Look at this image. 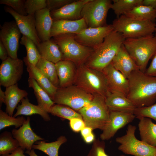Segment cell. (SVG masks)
Returning a JSON list of instances; mask_svg holds the SVG:
<instances>
[{"label": "cell", "mask_w": 156, "mask_h": 156, "mask_svg": "<svg viewBox=\"0 0 156 156\" xmlns=\"http://www.w3.org/2000/svg\"><path fill=\"white\" fill-rule=\"evenodd\" d=\"M135 118L133 114L110 111L109 122L100 135L101 140L110 139L119 129L131 122Z\"/></svg>", "instance_id": "cell-14"}, {"label": "cell", "mask_w": 156, "mask_h": 156, "mask_svg": "<svg viewBox=\"0 0 156 156\" xmlns=\"http://www.w3.org/2000/svg\"><path fill=\"white\" fill-rule=\"evenodd\" d=\"M4 9L6 12L10 14L14 18L23 35L31 39L37 46L41 42L36 29L34 15H20L8 6H4Z\"/></svg>", "instance_id": "cell-15"}, {"label": "cell", "mask_w": 156, "mask_h": 156, "mask_svg": "<svg viewBox=\"0 0 156 156\" xmlns=\"http://www.w3.org/2000/svg\"><path fill=\"white\" fill-rule=\"evenodd\" d=\"M25 0H0V4L5 5L12 8L20 15H27L25 8Z\"/></svg>", "instance_id": "cell-40"}, {"label": "cell", "mask_w": 156, "mask_h": 156, "mask_svg": "<svg viewBox=\"0 0 156 156\" xmlns=\"http://www.w3.org/2000/svg\"><path fill=\"white\" fill-rule=\"evenodd\" d=\"M112 1L90 0L83 7L81 12L88 27L96 28L107 24L106 18Z\"/></svg>", "instance_id": "cell-10"}, {"label": "cell", "mask_w": 156, "mask_h": 156, "mask_svg": "<svg viewBox=\"0 0 156 156\" xmlns=\"http://www.w3.org/2000/svg\"><path fill=\"white\" fill-rule=\"evenodd\" d=\"M75 34H60L52 39L58 46L62 54V60L70 61L78 66L85 64L94 49L81 45L75 38Z\"/></svg>", "instance_id": "cell-5"}, {"label": "cell", "mask_w": 156, "mask_h": 156, "mask_svg": "<svg viewBox=\"0 0 156 156\" xmlns=\"http://www.w3.org/2000/svg\"><path fill=\"white\" fill-rule=\"evenodd\" d=\"M105 101L110 111L133 114L136 108L126 96L119 93L110 92L105 98Z\"/></svg>", "instance_id": "cell-23"}, {"label": "cell", "mask_w": 156, "mask_h": 156, "mask_svg": "<svg viewBox=\"0 0 156 156\" xmlns=\"http://www.w3.org/2000/svg\"><path fill=\"white\" fill-rule=\"evenodd\" d=\"M13 137L18 142L20 147L24 151L30 150L36 141L44 140L33 131L30 125V118L27 117L23 125L18 129H14L11 132Z\"/></svg>", "instance_id": "cell-17"}, {"label": "cell", "mask_w": 156, "mask_h": 156, "mask_svg": "<svg viewBox=\"0 0 156 156\" xmlns=\"http://www.w3.org/2000/svg\"><path fill=\"white\" fill-rule=\"evenodd\" d=\"M142 5L151 6L156 10V0H143Z\"/></svg>", "instance_id": "cell-48"}, {"label": "cell", "mask_w": 156, "mask_h": 156, "mask_svg": "<svg viewBox=\"0 0 156 156\" xmlns=\"http://www.w3.org/2000/svg\"><path fill=\"white\" fill-rule=\"evenodd\" d=\"M127 79L129 90L127 97L136 108L148 106L156 102V77L138 70L133 71Z\"/></svg>", "instance_id": "cell-1"}, {"label": "cell", "mask_w": 156, "mask_h": 156, "mask_svg": "<svg viewBox=\"0 0 156 156\" xmlns=\"http://www.w3.org/2000/svg\"><path fill=\"white\" fill-rule=\"evenodd\" d=\"M102 71L106 78L110 92L121 94L127 97L129 90L127 78L116 70L111 62Z\"/></svg>", "instance_id": "cell-16"}, {"label": "cell", "mask_w": 156, "mask_h": 156, "mask_svg": "<svg viewBox=\"0 0 156 156\" xmlns=\"http://www.w3.org/2000/svg\"><path fill=\"white\" fill-rule=\"evenodd\" d=\"M8 57V51L2 42L0 40V59L3 61L6 60Z\"/></svg>", "instance_id": "cell-45"}, {"label": "cell", "mask_w": 156, "mask_h": 156, "mask_svg": "<svg viewBox=\"0 0 156 156\" xmlns=\"http://www.w3.org/2000/svg\"><path fill=\"white\" fill-rule=\"evenodd\" d=\"M67 141L64 136H60L57 140L50 142L44 140L36 141L32 146V148L41 151L49 156H58V151L61 146Z\"/></svg>", "instance_id": "cell-31"}, {"label": "cell", "mask_w": 156, "mask_h": 156, "mask_svg": "<svg viewBox=\"0 0 156 156\" xmlns=\"http://www.w3.org/2000/svg\"><path fill=\"white\" fill-rule=\"evenodd\" d=\"M125 39L122 34L113 30L94 49L84 64L88 67L102 71L112 62Z\"/></svg>", "instance_id": "cell-2"}, {"label": "cell", "mask_w": 156, "mask_h": 156, "mask_svg": "<svg viewBox=\"0 0 156 156\" xmlns=\"http://www.w3.org/2000/svg\"><path fill=\"white\" fill-rule=\"evenodd\" d=\"M23 61L27 66L29 77L34 78L52 100L58 88L55 86L36 66L30 64L26 57H24Z\"/></svg>", "instance_id": "cell-24"}, {"label": "cell", "mask_w": 156, "mask_h": 156, "mask_svg": "<svg viewBox=\"0 0 156 156\" xmlns=\"http://www.w3.org/2000/svg\"><path fill=\"white\" fill-rule=\"evenodd\" d=\"M25 153L30 156H38L35 153L34 149L30 150H26Z\"/></svg>", "instance_id": "cell-51"}, {"label": "cell", "mask_w": 156, "mask_h": 156, "mask_svg": "<svg viewBox=\"0 0 156 156\" xmlns=\"http://www.w3.org/2000/svg\"><path fill=\"white\" fill-rule=\"evenodd\" d=\"M123 44L139 70L145 73L149 60L156 53V36L126 38Z\"/></svg>", "instance_id": "cell-4"}, {"label": "cell", "mask_w": 156, "mask_h": 156, "mask_svg": "<svg viewBox=\"0 0 156 156\" xmlns=\"http://www.w3.org/2000/svg\"><path fill=\"white\" fill-rule=\"evenodd\" d=\"M24 151L19 147L12 153L1 156H26L24 154Z\"/></svg>", "instance_id": "cell-46"}, {"label": "cell", "mask_w": 156, "mask_h": 156, "mask_svg": "<svg viewBox=\"0 0 156 156\" xmlns=\"http://www.w3.org/2000/svg\"><path fill=\"white\" fill-rule=\"evenodd\" d=\"M21 32L14 21L5 22L1 27L0 40L6 49L9 57L14 59L18 58Z\"/></svg>", "instance_id": "cell-13"}, {"label": "cell", "mask_w": 156, "mask_h": 156, "mask_svg": "<svg viewBox=\"0 0 156 156\" xmlns=\"http://www.w3.org/2000/svg\"><path fill=\"white\" fill-rule=\"evenodd\" d=\"M83 138L85 142L88 144L93 142L95 139L94 134L93 133Z\"/></svg>", "instance_id": "cell-49"}, {"label": "cell", "mask_w": 156, "mask_h": 156, "mask_svg": "<svg viewBox=\"0 0 156 156\" xmlns=\"http://www.w3.org/2000/svg\"><path fill=\"white\" fill-rule=\"evenodd\" d=\"M5 103V92H3L0 87V107H1L3 103Z\"/></svg>", "instance_id": "cell-50"}, {"label": "cell", "mask_w": 156, "mask_h": 156, "mask_svg": "<svg viewBox=\"0 0 156 156\" xmlns=\"http://www.w3.org/2000/svg\"><path fill=\"white\" fill-rule=\"evenodd\" d=\"M20 43L25 47L26 57L28 62L36 66L41 57L36 44L31 39L24 35L21 38Z\"/></svg>", "instance_id": "cell-35"}, {"label": "cell", "mask_w": 156, "mask_h": 156, "mask_svg": "<svg viewBox=\"0 0 156 156\" xmlns=\"http://www.w3.org/2000/svg\"><path fill=\"white\" fill-rule=\"evenodd\" d=\"M20 146L18 141L13 137L12 132L4 131L0 135V155L11 154Z\"/></svg>", "instance_id": "cell-33"}, {"label": "cell", "mask_w": 156, "mask_h": 156, "mask_svg": "<svg viewBox=\"0 0 156 156\" xmlns=\"http://www.w3.org/2000/svg\"><path fill=\"white\" fill-rule=\"evenodd\" d=\"M105 146L104 141L95 139L87 156H110L105 152Z\"/></svg>", "instance_id": "cell-41"}, {"label": "cell", "mask_w": 156, "mask_h": 156, "mask_svg": "<svg viewBox=\"0 0 156 156\" xmlns=\"http://www.w3.org/2000/svg\"><path fill=\"white\" fill-rule=\"evenodd\" d=\"M49 113L69 120L75 118L83 119L79 112L67 106L63 105L55 104L50 109Z\"/></svg>", "instance_id": "cell-36"}, {"label": "cell", "mask_w": 156, "mask_h": 156, "mask_svg": "<svg viewBox=\"0 0 156 156\" xmlns=\"http://www.w3.org/2000/svg\"><path fill=\"white\" fill-rule=\"evenodd\" d=\"M73 0H46L47 8L50 11L58 10L74 1Z\"/></svg>", "instance_id": "cell-42"}, {"label": "cell", "mask_w": 156, "mask_h": 156, "mask_svg": "<svg viewBox=\"0 0 156 156\" xmlns=\"http://www.w3.org/2000/svg\"><path fill=\"white\" fill-rule=\"evenodd\" d=\"M152 59L150 64L145 73L148 75L156 77V53Z\"/></svg>", "instance_id": "cell-44"}, {"label": "cell", "mask_w": 156, "mask_h": 156, "mask_svg": "<svg viewBox=\"0 0 156 156\" xmlns=\"http://www.w3.org/2000/svg\"><path fill=\"white\" fill-rule=\"evenodd\" d=\"M6 112L10 116L13 114L19 102L28 94L26 90L19 88L17 84L6 88L5 91Z\"/></svg>", "instance_id": "cell-25"}, {"label": "cell", "mask_w": 156, "mask_h": 156, "mask_svg": "<svg viewBox=\"0 0 156 156\" xmlns=\"http://www.w3.org/2000/svg\"><path fill=\"white\" fill-rule=\"evenodd\" d=\"M73 85L89 94L105 98L110 93L103 72L88 67L84 64L77 66Z\"/></svg>", "instance_id": "cell-3"}, {"label": "cell", "mask_w": 156, "mask_h": 156, "mask_svg": "<svg viewBox=\"0 0 156 156\" xmlns=\"http://www.w3.org/2000/svg\"><path fill=\"white\" fill-rule=\"evenodd\" d=\"M114 30L125 38L141 37L152 35L155 32V23L148 21H140L123 14L116 18L112 24Z\"/></svg>", "instance_id": "cell-7"}, {"label": "cell", "mask_w": 156, "mask_h": 156, "mask_svg": "<svg viewBox=\"0 0 156 156\" xmlns=\"http://www.w3.org/2000/svg\"><path fill=\"white\" fill-rule=\"evenodd\" d=\"M111 9L114 11L117 18L124 14L134 8L142 5L143 0H113Z\"/></svg>", "instance_id": "cell-34"}, {"label": "cell", "mask_w": 156, "mask_h": 156, "mask_svg": "<svg viewBox=\"0 0 156 156\" xmlns=\"http://www.w3.org/2000/svg\"><path fill=\"white\" fill-rule=\"evenodd\" d=\"M133 114L139 119L147 117L153 119L156 123V103L148 106L136 108Z\"/></svg>", "instance_id": "cell-38"}, {"label": "cell", "mask_w": 156, "mask_h": 156, "mask_svg": "<svg viewBox=\"0 0 156 156\" xmlns=\"http://www.w3.org/2000/svg\"><path fill=\"white\" fill-rule=\"evenodd\" d=\"M156 24V26H155V33H156V23H155Z\"/></svg>", "instance_id": "cell-52"}, {"label": "cell", "mask_w": 156, "mask_h": 156, "mask_svg": "<svg viewBox=\"0 0 156 156\" xmlns=\"http://www.w3.org/2000/svg\"><path fill=\"white\" fill-rule=\"evenodd\" d=\"M113 30L112 24L96 28L88 27L75 34V38L81 45L95 49L103 42L105 37Z\"/></svg>", "instance_id": "cell-12"}, {"label": "cell", "mask_w": 156, "mask_h": 156, "mask_svg": "<svg viewBox=\"0 0 156 156\" xmlns=\"http://www.w3.org/2000/svg\"><path fill=\"white\" fill-rule=\"evenodd\" d=\"M111 63L114 67L127 78L133 71L139 70L123 44L113 59Z\"/></svg>", "instance_id": "cell-20"}, {"label": "cell", "mask_w": 156, "mask_h": 156, "mask_svg": "<svg viewBox=\"0 0 156 156\" xmlns=\"http://www.w3.org/2000/svg\"><path fill=\"white\" fill-rule=\"evenodd\" d=\"M36 66L55 86L59 88L55 64L41 57Z\"/></svg>", "instance_id": "cell-32"}, {"label": "cell", "mask_w": 156, "mask_h": 156, "mask_svg": "<svg viewBox=\"0 0 156 156\" xmlns=\"http://www.w3.org/2000/svg\"><path fill=\"white\" fill-rule=\"evenodd\" d=\"M88 28L84 19L75 20L53 21L51 32V37L62 34H76Z\"/></svg>", "instance_id": "cell-22"}, {"label": "cell", "mask_w": 156, "mask_h": 156, "mask_svg": "<svg viewBox=\"0 0 156 156\" xmlns=\"http://www.w3.org/2000/svg\"><path fill=\"white\" fill-rule=\"evenodd\" d=\"M124 15L137 20L148 21L155 23L156 10L150 6L141 5L135 6Z\"/></svg>", "instance_id": "cell-30"}, {"label": "cell", "mask_w": 156, "mask_h": 156, "mask_svg": "<svg viewBox=\"0 0 156 156\" xmlns=\"http://www.w3.org/2000/svg\"><path fill=\"white\" fill-rule=\"evenodd\" d=\"M69 120L70 127L74 132H78L81 131L86 127L85 123L83 119L75 118Z\"/></svg>", "instance_id": "cell-43"}, {"label": "cell", "mask_w": 156, "mask_h": 156, "mask_svg": "<svg viewBox=\"0 0 156 156\" xmlns=\"http://www.w3.org/2000/svg\"><path fill=\"white\" fill-rule=\"evenodd\" d=\"M136 127L129 125L125 135L116 138L120 144L118 148L123 153L134 156H156V146L150 145L135 137Z\"/></svg>", "instance_id": "cell-8"}, {"label": "cell", "mask_w": 156, "mask_h": 156, "mask_svg": "<svg viewBox=\"0 0 156 156\" xmlns=\"http://www.w3.org/2000/svg\"><path fill=\"white\" fill-rule=\"evenodd\" d=\"M37 47L41 57L55 64L62 60V52L52 39L41 42Z\"/></svg>", "instance_id": "cell-26"}, {"label": "cell", "mask_w": 156, "mask_h": 156, "mask_svg": "<svg viewBox=\"0 0 156 156\" xmlns=\"http://www.w3.org/2000/svg\"><path fill=\"white\" fill-rule=\"evenodd\" d=\"M90 0H75L60 9L50 11L53 21H75L81 19L82 18L81 12L82 8Z\"/></svg>", "instance_id": "cell-18"}, {"label": "cell", "mask_w": 156, "mask_h": 156, "mask_svg": "<svg viewBox=\"0 0 156 156\" xmlns=\"http://www.w3.org/2000/svg\"><path fill=\"white\" fill-rule=\"evenodd\" d=\"M93 130L90 127H85L80 131L83 138L85 137L92 133Z\"/></svg>", "instance_id": "cell-47"}, {"label": "cell", "mask_w": 156, "mask_h": 156, "mask_svg": "<svg viewBox=\"0 0 156 156\" xmlns=\"http://www.w3.org/2000/svg\"><path fill=\"white\" fill-rule=\"evenodd\" d=\"M59 80V88H65L73 85L77 66L73 62L62 60L55 64Z\"/></svg>", "instance_id": "cell-21"}, {"label": "cell", "mask_w": 156, "mask_h": 156, "mask_svg": "<svg viewBox=\"0 0 156 156\" xmlns=\"http://www.w3.org/2000/svg\"><path fill=\"white\" fill-rule=\"evenodd\" d=\"M21 101V104L18 105L16 108V112L13 115L14 117L21 115L30 116L38 114L45 121L50 120L49 113L38 105H34L30 102L27 97L22 99Z\"/></svg>", "instance_id": "cell-28"}, {"label": "cell", "mask_w": 156, "mask_h": 156, "mask_svg": "<svg viewBox=\"0 0 156 156\" xmlns=\"http://www.w3.org/2000/svg\"><path fill=\"white\" fill-rule=\"evenodd\" d=\"M93 96L90 103L80 109L79 113L86 127L103 131L109 122L110 111L106 104L105 98L98 95Z\"/></svg>", "instance_id": "cell-6"}, {"label": "cell", "mask_w": 156, "mask_h": 156, "mask_svg": "<svg viewBox=\"0 0 156 156\" xmlns=\"http://www.w3.org/2000/svg\"><path fill=\"white\" fill-rule=\"evenodd\" d=\"M34 16L36 29L41 42L50 39L53 21L50 10L46 8L36 12Z\"/></svg>", "instance_id": "cell-19"}, {"label": "cell", "mask_w": 156, "mask_h": 156, "mask_svg": "<svg viewBox=\"0 0 156 156\" xmlns=\"http://www.w3.org/2000/svg\"><path fill=\"white\" fill-rule=\"evenodd\" d=\"M139 120L138 127L141 140L156 146V123L147 117H142Z\"/></svg>", "instance_id": "cell-27"}, {"label": "cell", "mask_w": 156, "mask_h": 156, "mask_svg": "<svg viewBox=\"0 0 156 156\" xmlns=\"http://www.w3.org/2000/svg\"><path fill=\"white\" fill-rule=\"evenodd\" d=\"M47 8L46 0H26V11L28 15H34L37 12Z\"/></svg>", "instance_id": "cell-39"}, {"label": "cell", "mask_w": 156, "mask_h": 156, "mask_svg": "<svg viewBox=\"0 0 156 156\" xmlns=\"http://www.w3.org/2000/svg\"><path fill=\"white\" fill-rule=\"evenodd\" d=\"M23 60L10 57L0 66V85L7 87L17 84L23 72Z\"/></svg>", "instance_id": "cell-11"}, {"label": "cell", "mask_w": 156, "mask_h": 156, "mask_svg": "<svg viewBox=\"0 0 156 156\" xmlns=\"http://www.w3.org/2000/svg\"><path fill=\"white\" fill-rule=\"evenodd\" d=\"M119 156H126L125 155H119Z\"/></svg>", "instance_id": "cell-53"}, {"label": "cell", "mask_w": 156, "mask_h": 156, "mask_svg": "<svg viewBox=\"0 0 156 156\" xmlns=\"http://www.w3.org/2000/svg\"><path fill=\"white\" fill-rule=\"evenodd\" d=\"M28 81L29 87L34 90L38 105L49 113L50 109L55 103L47 92L34 78L29 77Z\"/></svg>", "instance_id": "cell-29"}, {"label": "cell", "mask_w": 156, "mask_h": 156, "mask_svg": "<svg viewBox=\"0 0 156 156\" xmlns=\"http://www.w3.org/2000/svg\"><path fill=\"white\" fill-rule=\"evenodd\" d=\"M26 119L23 116L14 117L9 115L6 112L0 110V130L11 126H14L16 128L20 127Z\"/></svg>", "instance_id": "cell-37"}, {"label": "cell", "mask_w": 156, "mask_h": 156, "mask_svg": "<svg viewBox=\"0 0 156 156\" xmlns=\"http://www.w3.org/2000/svg\"><path fill=\"white\" fill-rule=\"evenodd\" d=\"M93 96L73 85L65 88H58L52 100L55 103L66 105L79 111L90 103Z\"/></svg>", "instance_id": "cell-9"}]
</instances>
